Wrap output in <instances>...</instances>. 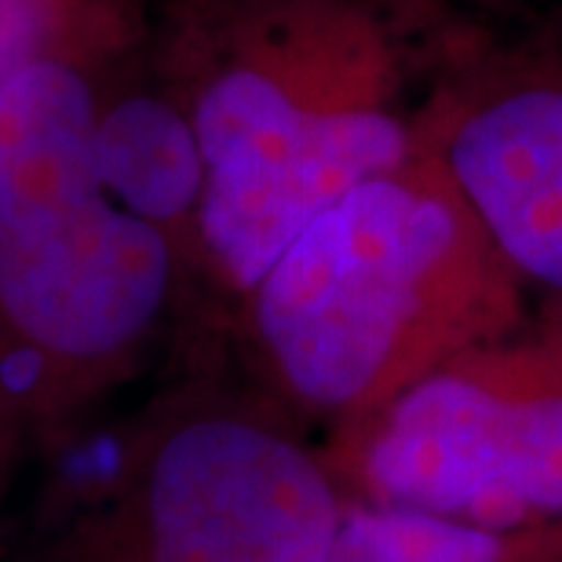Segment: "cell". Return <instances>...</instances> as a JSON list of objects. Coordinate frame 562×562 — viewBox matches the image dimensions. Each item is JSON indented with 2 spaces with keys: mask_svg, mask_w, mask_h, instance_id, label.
Here are the masks:
<instances>
[{
  "mask_svg": "<svg viewBox=\"0 0 562 562\" xmlns=\"http://www.w3.org/2000/svg\"><path fill=\"white\" fill-rule=\"evenodd\" d=\"M344 501L285 409L198 358L117 424L30 562H329Z\"/></svg>",
  "mask_w": 562,
  "mask_h": 562,
  "instance_id": "cell-4",
  "label": "cell"
},
{
  "mask_svg": "<svg viewBox=\"0 0 562 562\" xmlns=\"http://www.w3.org/2000/svg\"><path fill=\"white\" fill-rule=\"evenodd\" d=\"M562 522L493 530L391 504L344 501L329 562H559Z\"/></svg>",
  "mask_w": 562,
  "mask_h": 562,
  "instance_id": "cell-8",
  "label": "cell"
},
{
  "mask_svg": "<svg viewBox=\"0 0 562 562\" xmlns=\"http://www.w3.org/2000/svg\"><path fill=\"white\" fill-rule=\"evenodd\" d=\"M559 562H562V559H559Z\"/></svg>",
  "mask_w": 562,
  "mask_h": 562,
  "instance_id": "cell-11",
  "label": "cell"
},
{
  "mask_svg": "<svg viewBox=\"0 0 562 562\" xmlns=\"http://www.w3.org/2000/svg\"><path fill=\"white\" fill-rule=\"evenodd\" d=\"M420 146L526 289L562 300V33L468 19L427 88Z\"/></svg>",
  "mask_w": 562,
  "mask_h": 562,
  "instance_id": "cell-6",
  "label": "cell"
},
{
  "mask_svg": "<svg viewBox=\"0 0 562 562\" xmlns=\"http://www.w3.org/2000/svg\"><path fill=\"white\" fill-rule=\"evenodd\" d=\"M457 0H168L150 41L194 128L201 285L223 318L362 179L420 150Z\"/></svg>",
  "mask_w": 562,
  "mask_h": 562,
  "instance_id": "cell-1",
  "label": "cell"
},
{
  "mask_svg": "<svg viewBox=\"0 0 562 562\" xmlns=\"http://www.w3.org/2000/svg\"><path fill=\"white\" fill-rule=\"evenodd\" d=\"M344 497L533 530L562 522V300L322 438Z\"/></svg>",
  "mask_w": 562,
  "mask_h": 562,
  "instance_id": "cell-5",
  "label": "cell"
},
{
  "mask_svg": "<svg viewBox=\"0 0 562 562\" xmlns=\"http://www.w3.org/2000/svg\"><path fill=\"white\" fill-rule=\"evenodd\" d=\"M457 4H468V0H457Z\"/></svg>",
  "mask_w": 562,
  "mask_h": 562,
  "instance_id": "cell-10",
  "label": "cell"
},
{
  "mask_svg": "<svg viewBox=\"0 0 562 562\" xmlns=\"http://www.w3.org/2000/svg\"><path fill=\"white\" fill-rule=\"evenodd\" d=\"M95 154L121 205L161 231L201 281L205 168L187 110L154 52L146 15L99 48Z\"/></svg>",
  "mask_w": 562,
  "mask_h": 562,
  "instance_id": "cell-7",
  "label": "cell"
},
{
  "mask_svg": "<svg viewBox=\"0 0 562 562\" xmlns=\"http://www.w3.org/2000/svg\"><path fill=\"white\" fill-rule=\"evenodd\" d=\"M128 8L0 85V457L74 442L209 307L95 154V63Z\"/></svg>",
  "mask_w": 562,
  "mask_h": 562,
  "instance_id": "cell-2",
  "label": "cell"
},
{
  "mask_svg": "<svg viewBox=\"0 0 562 562\" xmlns=\"http://www.w3.org/2000/svg\"><path fill=\"white\" fill-rule=\"evenodd\" d=\"M139 0H0V85L37 55L85 37Z\"/></svg>",
  "mask_w": 562,
  "mask_h": 562,
  "instance_id": "cell-9",
  "label": "cell"
},
{
  "mask_svg": "<svg viewBox=\"0 0 562 562\" xmlns=\"http://www.w3.org/2000/svg\"><path fill=\"white\" fill-rule=\"evenodd\" d=\"M530 303L475 209L420 146L314 216L227 322L252 384L325 438L508 329Z\"/></svg>",
  "mask_w": 562,
  "mask_h": 562,
  "instance_id": "cell-3",
  "label": "cell"
}]
</instances>
